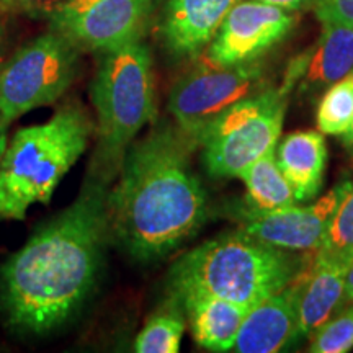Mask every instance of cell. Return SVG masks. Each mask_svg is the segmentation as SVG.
<instances>
[{
    "label": "cell",
    "instance_id": "7c38bea8",
    "mask_svg": "<svg viewBox=\"0 0 353 353\" xmlns=\"http://www.w3.org/2000/svg\"><path fill=\"white\" fill-rule=\"evenodd\" d=\"M303 273L283 290L249 309L232 347L234 352L275 353L286 350L298 341V298Z\"/></svg>",
    "mask_w": 353,
    "mask_h": 353
},
{
    "label": "cell",
    "instance_id": "d4e9b609",
    "mask_svg": "<svg viewBox=\"0 0 353 353\" xmlns=\"http://www.w3.org/2000/svg\"><path fill=\"white\" fill-rule=\"evenodd\" d=\"M259 2L268 3V6L283 8L288 12H298L304 10V8L314 7L316 0H259Z\"/></svg>",
    "mask_w": 353,
    "mask_h": 353
},
{
    "label": "cell",
    "instance_id": "8fae6325",
    "mask_svg": "<svg viewBox=\"0 0 353 353\" xmlns=\"http://www.w3.org/2000/svg\"><path fill=\"white\" fill-rule=\"evenodd\" d=\"M353 180H343L312 205H291L268 213L237 214L241 231L265 244L290 250L311 252L319 249L339 203L345 196Z\"/></svg>",
    "mask_w": 353,
    "mask_h": 353
},
{
    "label": "cell",
    "instance_id": "ac0fdd59",
    "mask_svg": "<svg viewBox=\"0 0 353 353\" xmlns=\"http://www.w3.org/2000/svg\"><path fill=\"white\" fill-rule=\"evenodd\" d=\"M239 179L245 185V195L236 214L268 213L296 205L293 188L276 164L275 149L257 159Z\"/></svg>",
    "mask_w": 353,
    "mask_h": 353
},
{
    "label": "cell",
    "instance_id": "6da1fadb",
    "mask_svg": "<svg viewBox=\"0 0 353 353\" xmlns=\"http://www.w3.org/2000/svg\"><path fill=\"white\" fill-rule=\"evenodd\" d=\"M108 192L110 185L87 175L77 200L0 267V311L12 329L51 332L90 296L112 239Z\"/></svg>",
    "mask_w": 353,
    "mask_h": 353
},
{
    "label": "cell",
    "instance_id": "5b68a950",
    "mask_svg": "<svg viewBox=\"0 0 353 353\" xmlns=\"http://www.w3.org/2000/svg\"><path fill=\"white\" fill-rule=\"evenodd\" d=\"M90 99L97 113V148L90 176L110 185L128 148L156 118L151 51L143 41L100 54Z\"/></svg>",
    "mask_w": 353,
    "mask_h": 353
},
{
    "label": "cell",
    "instance_id": "277c9868",
    "mask_svg": "<svg viewBox=\"0 0 353 353\" xmlns=\"http://www.w3.org/2000/svg\"><path fill=\"white\" fill-rule=\"evenodd\" d=\"M94 132L95 123L79 101L59 107L41 125L17 131L0 162V218L20 221L34 203L48 205Z\"/></svg>",
    "mask_w": 353,
    "mask_h": 353
},
{
    "label": "cell",
    "instance_id": "cb8c5ba5",
    "mask_svg": "<svg viewBox=\"0 0 353 353\" xmlns=\"http://www.w3.org/2000/svg\"><path fill=\"white\" fill-rule=\"evenodd\" d=\"M314 12L319 21H343L353 25V0H316Z\"/></svg>",
    "mask_w": 353,
    "mask_h": 353
},
{
    "label": "cell",
    "instance_id": "3957f363",
    "mask_svg": "<svg viewBox=\"0 0 353 353\" xmlns=\"http://www.w3.org/2000/svg\"><path fill=\"white\" fill-rule=\"evenodd\" d=\"M303 272L304 262L293 252L236 229L182 255L172 265L167 285L176 299L208 294L252 309Z\"/></svg>",
    "mask_w": 353,
    "mask_h": 353
},
{
    "label": "cell",
    "instance_id": "44dd1931",
    "mask_svg": "<svg viewBox=\"0 0 353 353\" xmlns=\"http://www.w3.org/2000/svg\"><path fill=\"white\" fill-rule=\"evenodd\" d=\"M316 257L347 263L353 259V182L335 210L324 242L316 250Z\"/></svg>",
    "mask_w": 353,
    "mask_h": 353
},
{
    "label": "cell",
    "instance_id": "ffe728a7",
    "mask_svg": "<svg viewBox=\"0 0 353 353\" xmlns=\"http://www.w3.org/2000/svg\"><path fill=\"white\" fill-rule=\"evenodd\" d=\"M316 123L322 134H347L353 123V72L325 88L317 105Z\"/></svg>",
    "mask_w": 353,
    "mask_h": 353
},
{
    "label": "cell",
    "instance_id": "4fadbf2b",
    "mask_svg": "<svg viewBox=\"0 0 353 353\" xmlns=\"http://www.w3.org/2000/svg\"><path fill=\"white\" fill-rule=\"evenodd\" d=\"M237 0H167L161 34L175 57L198 56Z\"/></svg>",
    "mask_w": 353,
    "mask_h": 353
},
{
    "label": "cell",
    "instance_id": "5bb4252c",
    "mask_svg": "<svg viewBox=\"0 0 353 353\" xmlns=\"http://www.w3.org/2000/svg\"><path fill=\"white\" fill-rule=\"evenodd\" d=\"M276 164L294 192L296 203L319 195L327 165V145L321 131H294L275 148Z\"/></svg>",
    "mask_w": 353,
    "mask_h": 353
},
{
    "label": "cell",
    "instance_id": "d6986e66",
    "mask_svg": "<svg viewBox=\"0 0 353 353\" xmlns=\"http://www.w3.org/2000/svg\"><path fill=\"white\" fill-rule=\"evenodd\" d=\"M183 307L174 296L157 312L149 317L143 330L138 334L134 342V350L138 353H176L185 332Z\"/></svg>",
    "mask_w": 353,
    "mask_h": 353
},
{
    "label": "cell",
    "instance_id": "7a4b0ae2",
    "mask_svg": "<svg viewBox=\"0 0 353 353\" xmlns=\"http://www.w3.org/2000/svg\"><path fill=\"white\" fill-rule=\"evenodd\" d=\"M196 148L172 125L156 126L128 148L108 192V221L112 239L132 259H164L205 224L208 195L192 165Z\"/></svg>",
    "mask_w": 353,
    "mask_h": 353
},
{
    "label": "cell",
    "instance_id": "52a82bcc",
    "mask_svg": "<svg viewBox=\"0 0 353 353\" xmlns=\"http://www.w3.org/2000/svg\"><path fill=\"white\" fill-rule=\"evenodd\" d=\"M81 69V50L48 32L0 64V114L8 125L33 108L59 100Z\"/></svg>",
    "mask_w": 353,
    "mask_h": 353
},
{
    "label": "cell",
    "instance_id": "7402d4cb",
    "mask_svg": "<svg viewBox=\"0 0 353 353\" xmlns=\"http://www.w3.org/2000/svg\"><path fill=\"white\" fill-rule=\"evenodd\" d=\"M353 348V304L335 311L311 334L307 352L345 353Z\"/></svg>",
    "mask_w": 353,
    "mask_h": 353
},
{
    "label": "cell",
    "instance_id": "ba28073f",
    "mask_svg": "<svg viewBox=\"0 0 353 353\" xmlns=\"http://www.w3.org/2000/svg\"><path fill=\"white\" fill-rule=\"evenodd\" d=\"M270 87L260 61L226 68L205 61L175 82L167 110L176 126L198 143L219 114Z\"/></svg>",
    "mask_w": 353,
    "mask_h": 353
},
{
    "label": "cell",
    "instance_id": "2e32d148",
    "mask_svg": "<svg viewBox=\"0 0 353 353\" xmlns=\"http://www.w3.org/2000/svg\"><path fill=\"white\" fill-rule=\"evenodd\" d=\"M179 301L198 345L210 352L232 350L249 309L208 294H188Z\"/></svg>",
    "mask_w": 353,
    "mask_h": 353
},
{
    "label": "cell",
    "instance_id": "9c48e42d",
    "mask_svg": "<svg viewBox=\"0 0 353 353\" xmlns=\"http://www.w3.org/2000/svg\"><path fill=\"white\" fill-rule=\"evenodd\" d=\"M157 0H68L46 17L52 32L81 51L103 54L138 43L151 25Z\"/></svg>",
    "mask_w": 353,
    "mask_h": 353
},
{
    "label": "cell",
    "instance_id": "484cf974",
    "mask_svg": "<svg viewBox=\"0 0 353 353\" xmlns=\"http://www.w3.org/2000/svg\"><path fill=\"white\" fill-rule=\"evenodd\" d=\"M348 304H353V259L350 260V263H348V267H347L345 290H343V298H342L341 307L348 306Z\"/></svg>",
    "mask_w": 353,
    "mask_h": 353
},
{
    "label": "cell",
    "instance_id": "30bf717a",
    "mask_svg": "<svg viewBox=\"0 0 353 353\" xmlns=\"http://www.w3.org/2000/svg\"><path fill=\"white\" fill-rule=\"evenodd\" d=\"M294 21V12L259 0L236 2L208 44L206 61L223 68L259 61L291 32Z\"/></svg>",
    "mask_w": 353,
    "mask_h": 353
},
{
    "label": "cell",
    "instance_id": "83f0119b",
    "mask_svg": "<svg viewBox=\"0 0 353 353\" xmlns=\"http://www.w3.org/2000/svg\"><path fill=\"white\" fill-rule=\"evenodd\" d=\"M343 143H345V145L348 148V151L353 154V123H352L350 130L347 131V134L343 136Z\"/></svg>",
    "mask_w": 353,
    "mask_h": 353
},
{
    "label": "cell",
    "instance_id": "9a60e30c",
    "mask_svg": "<svg viewBox=\"0 0 353 353\" xmlns=\"http://www.w3.org/2000/svg\"><path fill=\"white\" fill-rule=\"evenodd\" d=\"M347 267V262L314 257L311 270H304L298 298L299 339L311 337L341 307Z\"/></svg>",
    "mask_w": 353,
    "mask_h": 353
},
{
    "label": "cell",
    "instance_id": "f1b7e54d",
    "mask_svg": "<svg viewBox=\"0 0 353 353\" xmlns=\"http://www.w3.org/2000/svg\"><path fill=\"white\" fill-rule=\"evenodd\" d=\"M3 41H6V30H3V23L2 20H0V56H2V51H3Z\"/></svg>",
    "mask_w": 353,
    "mask_h": 353
},
{
    "label": "cell",
    "instance_id": "e0dca14e",
    "mask_svg": "<svg viewBox=\"0 0 353 353\" xmlns=\"http://www.w3.org/2000/svg\"><path fill=\"white\" fill-rule=\"evenodd\" d=\"M322 32L314 51L301 57V85L309 92L324 90L353 72V25L321 21Z\"/></svg>",
    "mask_w": 353,
    "mask_h": 353
},
{
    "label": "cell",
    "instance_id": "603a6c76",
    "mask_svg": "<svg viewBox=\"0 0 353 353\" xmlns=\"http://www.w3.org/2000/svg\"><path fill=\"white\" fill-rule=\"evenodd\" d=\"M68 0H0V15L48 17Z\"/></svg>",
    "mask_w": 353,
    "mask_h": 353
},
{
    "label": "cell",
    "instance_id": "8992f818",
    "mask_svg": "<svg viewBox=\"0 0 353 353\" xmlns=\"http://www.w3.org/2000/svg\"><path fill=\"white\" fill-rule=\"evenodd\" d=\"M288 90L270 87L219 114L198 138L203 164L214 179L239 176L276 148Z\"/></svg>",
    "mask_w": 353,
    "mask_h": 353
},
{
    "label": "cell",
    "instance_id": "4316f807",
    "mask_svg": "<svg viewBox=\"0 0 353 353\" xmlns=\"http://www.w3.org/2000/svg\"><path fill=\"white\" fill-rule=\"evenodd\" d=\"M7 128L8 123L3 120V117L0 114V162H2V157L7 149Z\"/></svg>",
    "mask_w": 353,
    "mask_h": 353
}]
</instances>
